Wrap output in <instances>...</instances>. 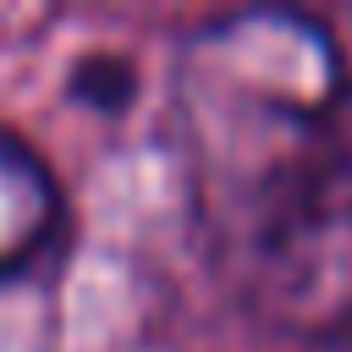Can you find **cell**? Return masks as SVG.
I'll return each instance as SVG.
<instances>
[{
	"label": "cell",
	"instance_id": "3957f363",
	"mask_svg": "<svg viewBox=\"0 0 352 352\" xmlns=\"http://www.w3.org/2000/svg\"><path fill=\"white\" fill-rule=\"evenodd\" d=\"M60 231V187L50 165L0 126V275L28 270Z\"/></svg>",
	"mask_w": 352,
	"mask_h": 352
},
{
	"label": "cell",
	"instance_id": "7a4b0ae2",
	"mask_svg": "<svg viewBox=\"0 0 352 352\" xmlns=\"http://www.w3.org/2000/svg\"><path fill=\"white\" fill-rule=\"evenodd\" d=\"M236 275L242 302L292 341L352 336V148H330L319 165L270 192L226 242H214Z\"/></svg>",
	"mask_w": 352,
	"mask_h": 352
},
{
	"label": "cell",
	"instance_id": "6da1fadb",
	"mask_svg": "<svg viewBox=\"0 0 352 352\" xmlns=\"http://www.w3.org/2000/svg\"><path fill=\"white\" fill-rule=\"evenodd\" d=\"M341 50L302 11H231L182 44L176 116L198 214L214 242L292 176L341 148Z\"/></svg>",
	"mask_w": 352,
	"mask_h": 352
}]
</instances>
